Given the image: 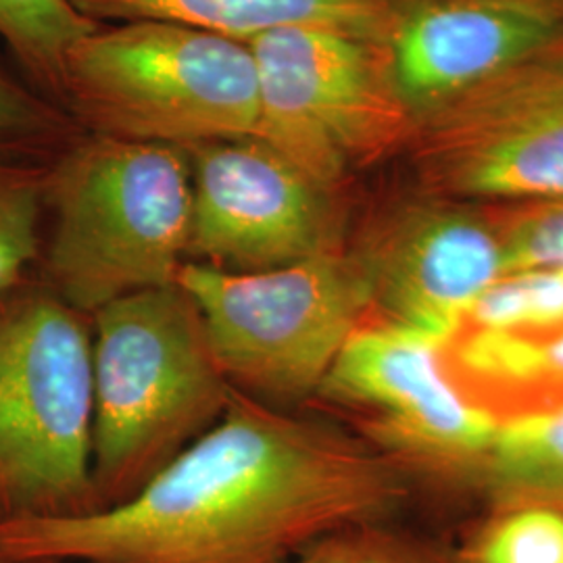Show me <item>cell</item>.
<instances>
[{"label":"cell","mask_w":563,"mask_h":563,"mask_svg":"<svg viewBox=\"0 0 563 563\" xmlns=\"http://www.w3.org/2000/svg\"><path fill=\"white\" fill-rule=\"evenodd\" d=\"M41 280L90 318L109 302L176 286L188 262L192 174L181 148L95 134L44 167Z\"/></svg>","instance_id":"obj_3"},{"label":"cell","mask_w":563,"mask_h":563,"mask_svg":"<svg viewBox=\"0 0 563 563\" xmlns=\"http://www.w3.org/2000/svg\"><path fill=\"white\" fill-rule=\"evenodd\" d=\"M484 483L497 504L563 509V402L518 413L486 446Z\"/></svg>","instance_id":"obj_15"},{"label":"cell","mask_w":563,"mask_h":563,"mask_svg":"<svg viewBox=\"0 0 563 563\" xmlns=\"http://www.w3.org/2000/svg\"><path fill=\"white\" fill-rule=\"evenodd\" d=\"M59 101L95 134L197 148L255 136L260 78L246 42L172 21H121L69 48Z\"/></svg>","instance_id":"obj_5"},{"label":"cell","mask_w":563,"mask_h":563,"mask_svg":"<svg viewBox=\"0 0 563 563\" xmlns=\"http://www.w3.org/2000/svg\"><path fill=\"white\" fill-rule=\"evenodd\" d=\"M176 284L199 307L232 388L284 411L320 393L344 344L374 311L353 251L255 274L186 262Z\"/></svg>","instance_id":"obj_6"},{"label":"cell","mask_w":563,"mask_h":563,"mask_svg":"<svg viewBox=\"0 0 563 563\" xmlns=\"http://www.w3.org/2000/svg\"><path fill=\"white\" fill-rule=\"evenodd\" d=\"M0 563H9V562H4V560H2V558H0Z\"/></svg>","instance_id":"obj_23"},{"label":"cell","mask_w":563,"mask_h":563,"mask_svg":"<svg viewBox=\"0 0 563 563\" xmlns=\"http://www.w3.org/2000/svg\"><path fill=\"white\" fill-rule=\"evenodd\" d=\"M188 262L278 269L342 249L336 190L257 139L195 148Z\"/></svg>","instance_id":"obj_9"},{"label":"cell","mask_w":563,"mask_h":563,"mask_svg":"<svg viewBox=\"0 0 563 563\" xmlns=\"http://www.w3.org/2000/svg\"><path fill=\"white\" fill-rule=\"evenodd\" d=\"M297 563H463L451 562L437 549L397 534L383 522L336 530L311 544Z\"/></svg>","instance_id":"obj_22"},{"label":"cell","mask_w":563,"mask_h":563,"mask_svg":"<svg viewBox=\"0 0 563 563\" xmlns=\"http://www.w3.org/2000/svg\"><path fill=\"white\" fill-rule=\"evenodd\" d=\"M59 107L25 74H15L0 60V157L38 163L65 132Z\"/></svg>","instance_id":"obj_20"},{"label":"cell","mask_w":563,"mask_h":563,"mask_svg":"<svg viewBox=\"0 0 563 563\" xmlns=\"http://www.w3.org/2000/svg\"><path fill=\"white\" fill-rule=\"evenodd\" d=\"M446 346L463 376L501 401L563 402V328L551 334L455 332Z\"/></svg>","instance_id":"obj_14"},{"label":"cell","mask_w":563,"mask_h":563,"mask_svg":"<svg viewBox=\"0 0 563 563\" xmlns=\"http://www.w3.org/2000/svg\"><path fill=\"white\" fill-rule=\"evenodd\" d=\"M504 274L563 269V199L523 202L497 222Z\"/></svg>","instance_id":"obj_21"},{"label":"cell","mask_w":563,"mask_h":563,"mask_svg":"<svg viewBox=\"0 0 563 563\" xmlns=\"http://www.w3.org/2000/svg\"><path fill=\"white\" fill-rule=\"evenodd\" d=\"M246 44L260 78L253 139L311 178L339 188L351 167L411 142L416 121L383 42L288 27Z\"/></svg>","instance_id":"obj_7"},{"label":"cell","mask_w":563,"mask_h":563,"mask_svg":"<svg viewBox=\"0 0 563 563\" xmlns=\"http://www.w3.org/2000/svg\"><path fill=\"white\" fill-rule=\"evenodd\" d=\"M99 27L71 0H0V41L30 81L60 99L69 48Z\"/></svg>","instance_id":"obj_16"},{"label":"cell","mask_w":563,"mask_h":563,"mask_svg":"<svg viewBox=\"0 0 563 563\" xmlns=\"http://www.w3.org/2000/svg\"><path fill=\"white\" fill-rule=\"evenodd\" d=\"M318 395L402 453H484L497 432L493 413L444 376L441 342L383 318L353 332Z\"/></svg>","instance_id":"obj_10"},{"label":"cell","mask_w":563,"mask_h":563,"mask_svg":"<svg viewBox=\"0 0 563 563\" xmlns=\"http://www.w3.org/2000/svg\"><path fill=\"white\" fill-rule=\"evenodd\" d=\"M90 320L92 484L109 509L220 422L234 388L178 284L109 302Z\"/></svg>","instance_id":"obj_2"},{"label":"cell","mask_w":563,"mask_h":563,"mask_svg":"<svg viewBox=\"0 0 563 563\" xmlns=\"http://www.w3.org/2000/svg\"><path fill=\"white\" fill-rule=\"evenodd\" d=\"M562 328L563 269H523L504 274L481 292L455 332L551 334Z\"/></svg>","instance_id":"obj_17"},{"label":"cell","mask_w":563,"mask_h":563,"mask_svg":"<svg viewBox=\"0 0 563 563\" xmlns=\"http://www.w3.org/2000/svg\"><path fill=\"white\" fill-rule=\"evenodd\" d=\"M563 41V0H397L393 80L418 115Z\"/></svg>","instance_id":"obj_12"},{"label":"cell","mask_w":563,"mask_h":563,"mask_svg":"<svg viewBox=\"0 0 563 563\" xmlns=\"http://www.w3.org/2000/svg\"><path fill=\"white\" fill-rule=\"evenodd\" d=\"M44 167L0 157V295L41 262Z\"/></svg>","instance_id":"obj_18"},{"label":"cell","mask_w":563,"mask_h":563,"mask_svg":"<svg viewBox=\"0 0 563 563\" xmlns=\"http://www.w3.org/2000/svg\"><path fill=\"white\" fill-rule=\"evenodd\" d=\"M409 144L446 195L563 199V41L418 115Z\"/></svg>","instance_id":"obj_8"},{"label":"cell","mask_w":563,"mask_h":563,"mask_svg":"<svg viewBox=\"0 0 563 563\" xmlns=\"http://www.w3.org/2000/svg\"><path fill=\"white\" fill-rule=\"evenodd\" d=\"M90 20L172 21L249 42L288 27H320L388 44L397 0H71Z\"/></svg>","instance_id":"obj_13"},{"label":"cell","mask_w":563,"mask_h":563,"mask_svg":"<svg viewBox=\"0 0 563 563\" xmlns=\"http://www.w3.org/2000/svg\"><path fill=\"white\" fill-rule=\"evenodd\" d=\"M463 563H563V509L514 505L484 526Z\"/></svg>","instance_id":"obj_19"},{"label":"cell","mask_w":563,"mask_h":563,"mask_svg":"<svg viewBox=\"0 0 563 563\" xmlns=\"http://www.w3.org/2000/svg\"><path fill=\"white\" fill-rule=\"evenodd\" d=\"M38 563H60V562H38Z\"/></svg>","instance_id":"obj_24"},{"label":"cell","mask_w":563,"mask_h":563,"mask_svg":"<svg viewBox=\"0 0 563 563\" xmlns=\"http://www.w3.org/2000/svg\"><path fill=\"white\" fill-rule=\"evenodd\" d=\"M88 320L41 278L0 295V526L99 509Z\"/></svg>","instance_id":"obj_4"},{"label":"cell","mask_w":563,"mask_h":563,"mask_svg":"<svg viewBox=\"0 0 563 563\" xmlns=\"http://www.w3.org/2000/svg\"><path fill=\"white\" fill-rule=\"evenodd\" d=\"M353 253L367 274L374 311L441 344L476 297L504 276L497 222L443 201L390 211Z\"/></svg>","instance_id":"obj_11"},{"label":"cell","mask_w":563,"mask_h":563,"mask_svg":"<svg viewBox=\"0 0 563 563\" xmlns=\"http://www.w3.org/2000/svg\"><path fill=\"white\" fill-rule=\"evenodd\" d=\"M390 467L341 434L234 388L222 420L125 504L0 526L9 563H297L323 537L383 522Z\"/></svg>","instance_id":"obj_1"}]
</instances>
